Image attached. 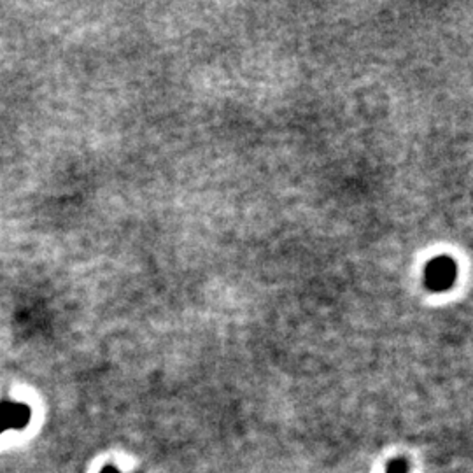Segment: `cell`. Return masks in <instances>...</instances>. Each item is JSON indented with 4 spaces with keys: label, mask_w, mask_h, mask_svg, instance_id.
I'll use <instances>...</instances> for the list:
<instances>
[{
    "label": "cell",
    "mask_w": 473,
    "mask_h": 473,
    "mask_svg": "<svg viewBox=\"0 0 473 473\" xmlns=\"http://www.w3.org/2000/svg\"><path fill=\"white\" fill-rule=\"evenodd\" d=\"M32 410L25 403L0 402V433L7 429H23L30 423Z\"/></svg>",
    "instance_id": "1"
},
{
    "label": "cell",
    "mask_w": 473,
    "mask_h": 473,
    "mask_svg": "<svg viewBox=\"0 0 473 473\" xmlns=\"http://www.w3.org/2000/svg\"><path fill=\"white\" fill-rule=\"evenodd\" d=\"M385 473H409V463L403 457H395L388 463Z\"/></svg>",
    "instance_id": "2"
},
{
    "label": "cell",
    "mask_w": 473,
    "mask_h": 473,
    "mask_svg": "<svg viewBox=\"0 0 473 473\" xmlns=\"http://www.w3.org/2000/svg\"><path fill=\"white\" fill-rule=\"evenodd\" d=\"M100 473H119V472L116 470V468H112V467H105L104 470H102Z\"/></svg>",
    "instance_id": "3"
}]
</instances>
